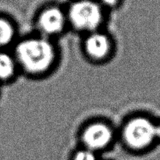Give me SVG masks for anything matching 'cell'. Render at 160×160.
<instances>
[{
	"label": "cell",
	"instance_id": "1",
	"mask_svg": "<svg viewBox=\"0 0 160 160\" xmlns=\"http://www.w3.org/2000/svg\"><path fill=\"white\" fill-rule=\"evenodd\" d=\"M14 57L17 65L25 72L38 75L45 73L52 67L56 51L48 38H29L17 44Z\"/></svg>",
	"mask_w": 160,
	"mask_h": 160
},
{
	"label": "cell",
	"instance_id": "2",
	"mask_svg": "<svg viewBox=\"0 0 160 160\" xmlns=\"http://www.w3.org/2000/svg\"><path fill=\"white\" fill-rule=\"evenodd\" d=\"M123 137L126 145L132 149H144L157 138L156 124L146 117H134L125 124Z\"/></svg>",
	"mask_w": 160,
	"mask_h": 160
},
{
	"label": "cell",
	"instance_id": "4",
	"mask_svg": "<svg viewBox=\"0 0 160 160\" xmlns=\"http://www.w3.org/2000/svg\"><path fill=\"white\" fill-rule=\"evenodd\" d=\"M82 142L92 152L107 148L113 139V132L109 125L102 122L90 123L82 133Z\"/></svg>",
	"mask_w": 160,
	"mask_h": 160
},
{
	"label": "cell",
	"instance_id": "10",
	"mask_svg": "<svg viewBox=\"0 0 160 160\" xmlns=\"http://www.w3.org/2000/svg\"><path fill=\"white\" fill-rule=\"evenodd\" d=\"M102 2L107 6H113L117 4V0H101Z\"/></svg>",
	"mask_w": 160,
	"mask_h": 160
},
{
	"label": "cell",
	"instance_id": "11",
	"mask_svg": "<svg viewBox=\"0 0 160 160\" xmlns=\"http://www.w3.org/2000/svg\"><path fill=\"white\" fill-rule=\"evenodd\" d=\"M156 137L160 139V123L156 124Z\"/></svg>",
	"mask_w": 160,
	"mask_h": 160
},
{
	"label": "cell",
	"instance_id": "5",
	"mask_svg": "<svg viewBox=\"0 0 160 160\" xmlns=\"http://www.w3.org/2000/svg\"><path fill=\"white\" fill-rule=\"evenodd\" d=\"M67 18L59 8L52 7L41 13L38 20V28L45 38L54 36L62 32L65 28Z\"/></svg>",
	"mask_w": 160,
	"mask_h": 160
},
{
	"label": "cell",
	"instance_id": "8",
	"mask_svg": "<svg viewBox=\"0 0 160 160\" xmlns=\"http://www.w3.org/2000/svg\"><path fill=\"white\" fill-rule=\"evenodd\" d=\"M15 34L13 25L6 19L0 18V51L12 43Z\"/></svg>",
	"mask_w": 160,
	"mask_h": 160
},
{
	"label": "cell",
	"instance_id": "6",
	"mask_svg": "<svg viewBox=\"0 0 160 160\" xmlns=\"http://www.w3.org/2000/svg\"><path fill=\"white\" fill-rule=\"evenodd\" d=\"M112 48L108 35L96 31L89 33L84 41V50L91 59L102 60L109 55Z\"/></svg>",
	"mask_w": 160,
	"mask_h": 160
},
{
	"label": "cell",
	"instance_id": "3",
	"mask_svg": "<svg viewBox=\"0 0 160 160\" xmlns=\"http://www.w3.org/2000/svg\"><path fill=\"white\" fill-rule=\"evenodd\" d=\"M68 18L77 30L92 33L98 31L101 26L103 14L97 3L83 0L72 5L69 11Z\"/></svg>",
	"mask_w": 160,
	"mask_h": 160
},
{
	"label": "cell",
	"instance_id": "7",
	"mask_svg": "<svg viewBox=\"0 0 160 160\" xmlns=\"http://www.w3.org/2000/svg\"><path fill=\"white\" fill-rule=\"evenodd\" d=\"M18 67L15 57L0 51V81H7L14 76Z\"/></svg>",
	"mask_w": 160,
	"mask_h": 160
},
{
	"label": "cell",
	"instance_id": "9",
	"mask_svg": "<svg viewBox=\"0 0 160 160\" xmlns=\"http://www.w3.org/2000/svg\"><path fill=\"white\" fill-rule=\"evenodd\" d=\"M73 160H96V156L95 154V152L85 148V149L78 151L75 154Z\"/></svg>",
	"mask_w": 160,
	"mask_h": 160
}]
</instances>
